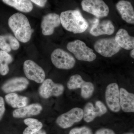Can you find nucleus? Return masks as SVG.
I'll return each instance as SVG.
<instances>
[{"instance_id":"nucleus-1","label":"nucleus","mask_w":134,"mask_h":134,"mask_svg":"<svg viewBox=\"0 0 134 134\" xmlns=\"http://www.w3.org/2000/svg\"><path fill=\"white\" fill-rule=\"evenodd\" d=\"M8 23L18 40L23 43L30 41L33 31L24 15L19 12L14 14L10 17Z\"/></svg>"},{"instance_id":"nucleus-2","label":"nucleus","mask_w":134,"mask_h":134,"mask_svg":"<svg viewBox=\"0 0 134 134\" xmlns=\"http://www.w3.org/2000/svg\"><path fill=\"white\" fill-rule=\"evenodd\" d=\"M60 16L63 27L68 31L74 34L81 33L88 27V22L78 10L64 11Z\"/></svg>"},{"instance_id":"nucleus-3","label":"nucleus","mask_w":134,"mask_h":134,"mask_svg":"<svg viewBox=\"0 0 134 134\" xmlns=\"http://www.w3.org/2000/svg\"><path fill=\"white\" fill-rule=\"evenodd\" d=\"M67 48L79 60L91 62L97 58L93 50L81 40H76L69 42L67 44Z\"/></svg>"},{"instance_id":"nucleus-4","label":"nucleus","mask_w":134,"mask_h":134,"mask_svg":"<svg viewBox=\"0 0 134 134\" xmlns=\"http://www.w3.org/2000/svg\"><path fill=\"white\" fill-rule=\"evenodd\" d=\"M51 59L53 65L59 69H70L76 64L75 58L70 54L61 48H56L53 51Z\"/></svg>"},{"instance_id":"nucleus-5","label":"nucleus","mask_w":134,"mask_h":134,"mask_svg":"<svg viewBox=\"0 0 134 134\" xmlns=\"http://www.w3.org/2000/svg\"><path fill=\"white\" fill-rule=\"evenodd\" d=\"M67 87L70 90L81 89V96L84 99L90 98L94 91V85L92 83L86 82L80 75L75 74L71 76L67 83Z\"/></svg>"},{"instance_id":"nucleus-6","label":"nucleus","mask_w":134,"mask_h":134,"mask_svg":"<svg viewBox=\"0 0 134 134\" xmlns=\"http://www.w3.org/2000/svg\"><path fill=\"white\" fill-rule=\"evenodd\" d=\"M81 6L84 11L97 18L104 17L109 14V8L103 0H83Z\"/></svg>"},{"instance_id":"nucleus-7","label":"nucleus","mask_w":134,"mask_h":134,"mask_svg":"<svg viewBox=\"0 0 134 134\" xmlns=\"http://www.w3.org/2000/svg\"><path fill=\"white\" fill-rule=\"evenodd\" d=\"M94 48L97 52L106 58L111 57L119 52L121 48L115 38L98 40L94 44Z\"/></svg>"},{"instance_id":"nucleus-8","label":"nucleus","mask_w":134,"mask_h":134,"mask_svg":"<svg viewBox=\"0 0 134 134\" xmlns=\"http://www.w3.org/2000/svg\"><path fill=\"white\" fill-rule=\"evenodd\" d=\"M83 118V110L81 108L75 107L69 111L63 114L56 120V123L63 129L72 127L75 123L81 121Z\"/></svg>"},{"instance_id":"nucleus-9","label":"nucleus","mask_w":134,"mask_h":134,"mask_svg":"<svg viewBox=\"0 0 134 134\" xmlns=\"http://www.w3.org/2000/svg\"><path fill=\"white\" fill-rule=\"evenodd\" d=\"M39 87V94L41 97L47 99L50 97H58L61 96L64 91V87L62 84L55 83L52 80H44Z\"/></svg>"},{"instance_id":"nucleus-10","label":"nucleus","mask_w":134,"mask_h":134,"mask_svg":"<svg viewBox=\"0 0 134 134\" xmlns=\"http://www.w3.org/2000/svg\"><path fill=\"white\" fill-rule=\"evenodd\" d=\"M24 71L26 77L37 83H42L45 78V73L41 67L31 60L24 63Z\"/></svg>"},{"instance_id":"nucleus-11","label":"nucleus","mask_w":134,"mask_h":134,"mask_svg":"<svg viewBox=\"0 0 134 134\" xmlns=\"http://www.w3.org/2000/svg\"><path fill=\"white\" fill-rule=\"evenodd\" d=\"M105 98L107 104L111 111L116 113L119 111L121 109L120 89L117 83H113L107 86Z\"/></svg>"},{"instance_id":"nucleus-12","label":"nucleus","mask_w":134,"mask_h":134,"mask_svg":"<svg viewBox=\"0 0 134 134\" xmlns=\"http://www.w3.org/2000/svg\"><path fill=\"white\" fill-rule=\"evenodd\" d=\"M107 108L100 100L96 101L95 107L92 103H87L83 110V119L86 122H91L96 117H100L107 112Z\"/></svg>"},{"instance_id":"nucleus-13","label":"nucleus","mask_w":134,"mask_h":134,"mask_svg":"<svg viewBox=\"0 0 134 134\" xmlns=\"http://www.w3.org/2000/svg\"><path fill=\"white\" fill-rule=\"evenodd\" d=\"M61 24L60 16L55 13H50L43 17L41 23L42 32L44 36L52 35L54 29Z\"/></svg>"},{"instance_id":"nucleus-14","label":"nucleus","mask_w":134,"mask_h":134,"mask_svg":"<svg viewBox=\"0 0 134 134\" xmlns=\"http://www.w3.org/2000/svg\"><path fill=\"white\" fill-rule=\"evenodd\" d=\"M114 30V26L110 20L99 21L98 19L96 18L93 20L90 33L92 36L98 37L103 35H112Z\"/></svg>"},{"instance_id":"nucleus-15","label":"nucleus","mask_w":134,"mask_h":134,"mask_svg":"<svg viewBox=\"0 0 134 134\" xmlns=\"http://www.w3.org/2000/svg\"><path fill=\"white\" fill-rule=\"evenodd\" d=\"M29 83V81L25 77H14L5 82L2 86V90L7 93L22 91L27 88Z\"/></svg>"},{"instance_id":"nucleus-16","label":"nucleus","mask_w":134,"mask_h":134,"mask_svg":"<svg viewBox=\"0 0 134 134\" xmlns=\"http://www.w3.org/2000/svg\"><path fill=\"white\" fill-rule=\"evenodd\" d=\"M116 7L123 20L128 23L134 24V10L131 3L121 0L117 3Z\"/></svg>"},{"instance_id":"nucleus-17","label":"nucleus","mask_w":134,"mask_h":134,"mask_svg":"<svg viewBox=\"0 0 134 134\" xmlns=\"http://www.w3.org/2000/svg\"><path fill=\"white\" fill-rule=\"evenodd\" d=\"M42 109V106L40 104L35 103L16 109L13 112L12 115L15 118L31 117L40 114Z\"/></svg>"},{"instance_id":"nucleus-18","label":"nucleus","mask_w":134,"mask_h":134,"mask_svg":"<svg viewBox=\"0 0 134 134\" xmlns=\"http://www.w3.org/2000/svg\"><path fill=\"white\" fill-rule=\"evenodd\" d=\"M120 105L126 113L134 112V95L124 88L120 89Z\"/></svg>"},{"instance_id":"nucleus-19","label":"nucleus","mask_w":134,"mask_h":134,"mask_svg":"<svg viewBox=\"0 0 134 134\" xmlns=\"http://www.w3.org/2000/svg\"><path fill=\"white\" fill-rule=\"evenodd\" d=\"M115 39L121 48L125 50H130L134 48V38L130 36L124 29H120L115 35Z\"/></svg>"},{"instance_id":"nucleus-20","label":"nucleus","mask_w":134,"mask_h":134,"mask_svg":"<svg viewBox=\"0 0 134 134\" xmlns=\"http://www.w3.org/2000/svg\"><path fill=\"white\" fill-rule=\"evenodd\" d=\"M6 102L14 108H19L27 105L29 99L25 96H20L16 93H8L5 96Z\"/></svg>"},{"instance_id":"nucleus-21","label":"nucleus","mask_w":134,"mask_h":134,"mask_svg":"<svg viewBox=\"0 0 134 134\" xmlns=\"http://www.w3.org/2000/svg\"><path fill=\"white\" fill-rule=\"evenodd\" d=\"M3 2L21 12L28 13L33 9V5L30 0H2Z\"/></svg>"},{"instance_id":"nucleus-22","label":"nucleus","mask_w":134,"mask_h":134,"mask_svg":"<svg viewBox=\"0 0 134 134\" xmlns=\"http://www.w3.org/2000/svg\"><path fill=\"white\" fill-rule=\"evenodd\" d=\"M13 58L8 53L0 50V74L2 76L7 74L9 72L8 65L13 61Z\"/></svg>"},{"instance_id":"nucleus-23","label":"nucleus","mask_w":134,"mask_h":134,"mask_svg":"<svg viewBox=\"0 0 134 134\" xmlns=\"http://www.w3.org/2000/svg\"><path fill=\"white\" fill-rule=\"evenodd\" d=\"M24 122L28 127L24 130L23 134H33L39 131L43 127V124L38 120L33 118H27Z\"/></svg>"},{"instance_id":"nucleus-24","label":"nucleus","mask_w":134,"mask_h":134,"mask_svg":"<svg viewBox=\"0 0 134 134\" xmlns=\"http://www.w3.org/2000/svg\"><path fill=\"white\" fill-rule=\"evenodd\" d=\"M5 41L9 44L12 50H16L19 48V43L18 40L10 34L0 35V43L2 41Z\"/></svg>"},{"instance_id":"nucleus-25","label":"nucleus","mask_w":134,"mask_h":134,"mask_svg":"<svg viewBox=\"0 0 134 134\" xmlns=\"http://www.w3.org/2000/svg\"><path fill=\"white\" fill-rule=\"evenodd\" d=\"M69 134H93L91 130L86 126L75 128L70 130Z\"/></svg>"},{"instance_id":"nucleus-26","label":"nucleus","mask_w":134,"mask_h":134,"mask_svg":"<svg viewBox=\"0 0 134 134\" xmlns=\"http://www.w3.org/2000/svg\"><path fill=\"white\" fill-rule=\"evenodd\" d=\"M0 49L8 53L10 52L12 49L9 44L4 41L0 43Z\"/></svg>"},{"instance_id":"nucleus-27","label":"nucleus","mask_w":134,"mask_h":134,"mask_svg":"<svg viewBox=\"0 0 134 134\" xmlns=\"http://www.w3.org/2000/svg\"><path fill=\"white\" fill-rule=\"evenodd\" d=\"M5 111V101L4 99L2 97H0V120L2 119Z\"/></svg>"},{"instance_id":"nucleus-28","label":"nucleus","mask_w":134,"mask_h":134,"mask_svg":"<svg viewBox=\"0 0 134 134\" xmlns=\"http://www.w3.org/2000/svg\"><path fill=\"white\" fill-rule=\"evenodd\" d=\"M95 134H115L112 130L108 129H101L98 130Z\"/></svg>"},{"instance_id":"nucleus-29","label":"nucleus","mask_w":134,"mask_h":134,"mask_svg":"<svg viewBox=\"0 0 134 134\" xmlns=\"http://www.w3.org/2000/svg\"><path fill=\"white\" fill-rule=\"evenodd\" d=\"M32 2L35 3L40 7H44L45 6L47 0H30Z\"/></svg>"},{"instance_id":"nucleus-30","label":"nucleus","mask_w":134,"mask_h":134,"mask_svg":"<svg viewBox=\"0 0 134 134\" xmlns=\"http://www.w3.org/2000/svg\"><path fill=\"white\" fill-rule=\"evenodd\" d=\"M33 134H47V133L44 130L41 129L39 131H38Z\"/></svg>"},{"instance_id":"nucleus-31","label":"nucleus","mask_w":134,"mask_h":134,"mask_svg":"<svg viewBox=\"0 0 134 134\" xmlns=\"http://www.w3.org/2000/svg\"><path fill=\"white\" fill-rule=\"evenodd\" d=\"M130 56L132 57V58H133V59H134V49H132V51H131V52H130Z\"/></svg>"},{"instance_id":"nucleus-32","label":"nucleus","mask_w":134,"mask_h":134,"mask_svg":"<svg viewBox=\"0 0 134 134\" xmlns=\"http://www.w3.org/2000/svg\"><path fill=\"white\" fill-rule=\"evenodd\" d=\"M126 134H134L133 133H127Z\"/></svg>"}]
</instances>
